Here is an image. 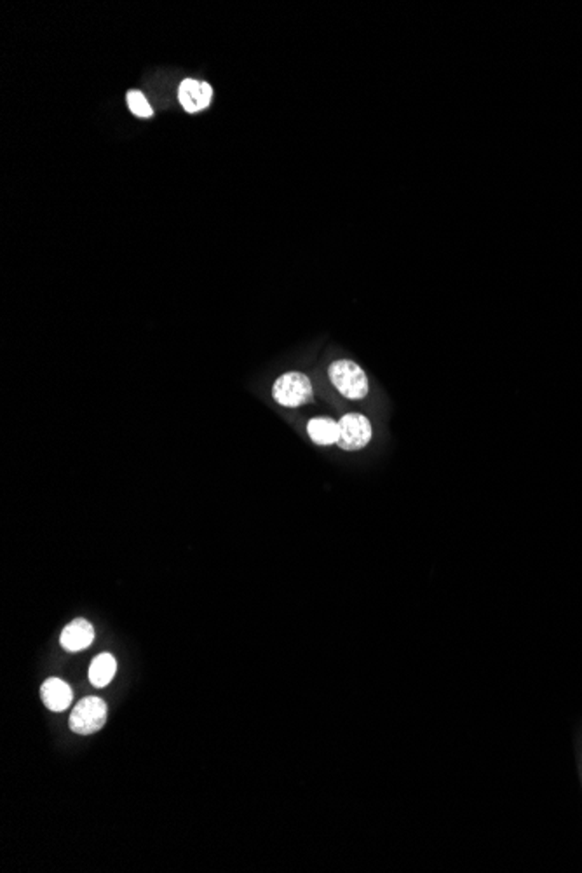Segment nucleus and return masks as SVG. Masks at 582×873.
I'll return each instance as SVG.
<instances>
[{
  "mask_svg": "<svg viewBox=\"0 0 582 873\" xmlns=\"http://www.w3.org/2000/svg\"><path fill=\"white\" fill-rule=\"evenodd\" d=\"M41 696L51 712H65L72 703V689L59 678H48L43 683Z\"/></svg>",
  "mask_w": 582,
  "mask_h": 873,
  "instance_id": "0eeeda50",
  "label": "nucleus"
},
{
  "mask_svg": "<svg viewBox=\"0 0 582 873\" xmlns=\"http://www.w3.org/2000/svg\"><path fill=\"white\" fill-rule=\"evenodd\" d=\"M213 88L206 81L187 77L178 86V102L189 113H198L212 105Z\"/></svg>",
  "mask_w": 582,
  "mask_h": 873,
  "instance_id": "39448f33",
  "label": "nucleus"
},
{
  "mask_svg": "<svg viewBox=\"0 0 582 873\" xmlns=\"http://www.w3.org/2000/svg\"><path fill=\"white\" fill-rule=\"evenodd\" d=\"M95 642V627L89 620L79 617L74 619L65 629L61 631L59 643L65 651L68 652H79L88 649Z\"/></svg>",
  "mask_w": 582,
  "mask_h": 873,
  "instance_id": "423d86ee",
  "label": "nucleus"
},
{
  "mask_svg": "<svg viewBox=\"0 0 582 873\" xmlns=\"http://www.w3.org/2000/svg\"><path fill=\"white\" fill-rule=\"evenodd\" d=\"M106 721V705L100 698H86L82 699L70 715V729L75 734L89 736L98 732Z\"/></svg>",
  "mask_w": 582,
  "mask_h": 873,
  "instance_id": "20e7f679",
  "label": "nucleus"
},
{
  "mask_svg": "<svg viewBox=\"0 0 582 873\" xmlns=\"http://www.w3.org/2000/svg\"><path fill=\"white\" fill-rule=\"evenodd\" d=\"M115 671H117L115 658L112 654H100L95 658V661L89 666V682L95 687L104 689L113 680Z\"/></svg>",
  "mask_w": 582,
  "mask_h": 873,
  "instance_id": "1a4fd4ad",
  "label": "nucleus"
},
{
  "mask_svg": "<svg viewBox=\"0 0 582 873\" xmlns=\"http://www.w3.org/2000/svg\"><path fill=\"white\" fill-rule=\"evenodd\" d=\"M338 447L345 452L363 450L373 438L371 422L363 413H345L338 420Z\"/></svg>",
  "mask_w": 582,
  "mask_h": 873,
  "instance_id": "7ed1b4c3",
  "label": "nucleus"
},
{
  "mask_svg": "<svg viewBox=\"0 0 582 873\" xmlns=\"http://www.w3.org/2000/svg\"><path fill=\"white\" fill-rule=\"evenodd\" d=\"M272 398L284 409H299L314 401V389L311 378L302 371H286L275 378L272 386Z\"/></svg>",
  "mask_w": 582,
  "mask_h": 873,
  "instance_id": "f03ea898",
  "label": "nucleus"
},
{
  "mask_svg": "<svg viewBox=\"0 0 582 873\" xmlns=\"http://www.w3.org/2000/svg\"><path fill=\"white\" fill-rule=\"evenodd\" d=\"M307 434L319 447H330L338 443V422L330 417H316L307 422Z\"/></svg>",
  "mask_w": 582,
  "mask_h": 873,
  "instance_id": "6e6552de",
  "label": "nucleus"
},
{
  "mask_svg": "<svg viewBox=\"0 0 582 873\" xmlns=\"http://www.w3.org/2000/svg\"><path fill=\"white\" fill-rule=\"evenodd\" d=\"M328 377L330 382L335 386V389L347 400H365L370 391L369 377L365 370L351 360L333 361L328 366Z\"/></svg>",
  "mask_w": 582,
  "mask_h": 873,
  "instance_id": "f257e3e1",
  "label": "nucleus"
},
{
  "mask_svg": "<svg viewBox=\"0 0 582 873\" xmlns=\"http://www.w3.org/2000/svg\"><path fill=\"white\" fill-rule=\"evenodd\" d=\"M126 102H128L129 110L136 117H140V119H151V117H154L152 105L149 103L147 97L140 90H129L128 95H126Z\"/></svg>",
  "mask_w": 582,
  "mask_h": 873,
  "instance_id": "9d476101",
  "label": "nucleus"
}]
</instances>
